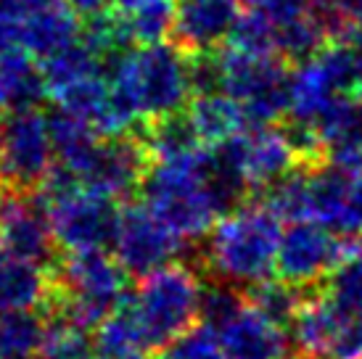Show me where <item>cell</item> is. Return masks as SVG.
I'll use <instances>...</instances> for the list:
<instances>
[{"label":"cell","mask_w":362,"mask_h":359,"mask_svg":"<svg viewBox=\"0 0 362 359\" xmlns=\"http://www.w3.org/2000/svg\"><path fill=\"white\" fill-rule=\"evenodd\" d=\"M177 6L175 0H146L135 11L124 13L135 45H153L172 37Z\"/></svg>","instance_id":"cell-32"},{"label":"cell","mask_w":362,"mask_h":359,"mask_svg":"<svg viewBox=\"0 0 362 359\" xmlns=\"http://www.w3.org/2000/svg\"><path fill=\"white\" fill-rule=\"evenodd\" d=\"M225 359H288L293 343L288 330L259 314L252 304L217 330Z\"/></svg>","instance_id":"cell-14"},{"label":"cell","mask_w":362,"mask_h":359,"mask_svg":"<svg viewBox=\"0 0 362 359\" xmlns=\"http://www.w3.org/2000/svg\"><path fill=\"white\" fill-rule=\"evenodd\" d=\"M95 359H146V351H127V354H95Z\"/></svg>","instance_id":"cell-39"},{"label":"cell","mask_w":362,"mask_h":359,"mask_svg":"<svg viewBox=\"0 0 362 359\" xmlns=\"http://www.w3.org/2000/svg\"><path fill=\"white\" fill-rule=\"evenodd\" d=\"M151 153L143 143L141 132L117 135V138H101L77 175L82 188L111 196L117 201L130 199L135 190L143 188V180L151 170Z\"/></svg>","instance_id":"cell-12"},{"label":"cell","mask_w":362,"mask_h":359,"mask_svg":"<svg viewBox=\"0 0 362 359\" xmlns=\"http://www.w3.org/2000/svg\"><path fill=\"white\" fill-rule=\"evenodd\" d=\"M141 3H146V0H109V8L117 11V13H130V11H135Z\"/></svg>","instance_id":"cell-38"},{"label":"cell","mask_w":362,"mask_h":359,"mask_svg":"<svg viewBox=\"0 0 362 359\" xmlns=\"http://www.w3.org/2000/svg\"><path fill=\"white\" fill-rule=\"evenodd\" d=\"M40 69L48 82V93H53V90L64 88L74 80H82L88 74H98V59L85 42L77 40L48 59H40Z\"/></svg>","instance_id":"cell-30"},{"label":"cell","mask_w":362,"mask_h":359,"mask_svg":"<svg viewBox=\"0 0 362 359\" xmlns=\"http://www.w3.org/2000/svg\"><path fill=\"white\" fill-rule=\"evenodd\" d=\"M188 114H191L193 124L202 135V143H206V146H217V143L233 138V135L246 132L241 103L228 93L193 98Z\"/></svg>","instance_id":"cell-22"},{"label":"cell","mask_w":362,"mask_h":359,"mask_svg":"<svg viewBox=\"0 0 362 359\" xmlns=\"http://www.w3.org/2000/svg\"><path fill=\"white\" fill-rule=\"evenodd\" d=\"M8 251L3 249V246H0V278H3V269H6V264H8Z\"/></svg>","instance_id":"cell-40"},{"label":"cell","mask_w":362,"mask_h":359,"mask_svg":"<svg viewBox=\"0 0 362 359\" xmlns=\"http://www.w3.org/2000/svg\"><path fill=\"white\" fill-rule=\"evenodd\" d=\"M288 359H291V357H288ZM296 359H315V357H296Z\"/></svg>","instance_id":"cell-41"},{"label":"cell","mask_w":362,"mask_h":359,"mask_svg":"<svg viewBox=\"0 0 362 359\" xmlns=\"http://www.w3.org/2000/svg\"><path fill=\"white\" fill-rule=\"evenodd\" d=\"M202 280L193 264L175 261L138 283V290L132 293V310L138 314L148 351L164 349L199 322Z\"/></svg>","instance_id":"cell-4"},{"label":"cell","mask_w":362,"mask_h":359,"mask_svg":"<svg viewBox=\"0 0 362 359\" xmlns=\"http://www.w3.org/2000/svg\"><path fill=\"white\" fill-rule=\"evenodd\" d=\"M21 48V16L0 13V53Z\"/></svg>","instance_id":"cell-36"},{"label":"cell","mask_w":362,"mask_h":359,"mask_svg":"<svg viewBox=\"0 0 362 359\" xmlns=\"http://www.w3.org/2000/svg\"><path fill=\"white\" fill-rule=\"evenodd\" d=\"M325 143V161L344 170H362V100L341 95L317 122Z\"/></svg>","instance_id":"cell-16"},{"label":"cell","mask_w":362,"mask_h":359,"mask_svg":"<svg viewBox=\"0 0 362 359\" xmlns=\"http://www.w3.org/2000/svg\"><path fill=\"white\" fill-rule=\"evenodd\" d=\"M241 0H180L170 40L185 53L222 45L241 16Z\"/></svg>","instance_id":"cell-13"},{"label":"cell","mask_w":362,"mask_h":359,"mask_svg":"<svg viewBox=\"0 0 362 359\" xmlns=\"http://www.w3.org/2000/svg\"><path fill=\"white\" fill-rule=\"evenodd\" d=\"M283 222L264 204H243L217 225L202 246V267L211 278L252 288L278 275V246Z\"/></svg>","instance_id":"cell-1"},{"label":"cell","mask_w":362,"mask_h":359,"mask_svg":"<svg viewBox=\"0 0 362 359\" xmlns=\"http://www.w3.org/2000/svg\"><path fill=\"white\" fill-rule=\"evenodd\" d=\"M0 246L16 259L56 267L61 249L51 228V204L40 190L0 188Z\"/></svg>","instance_id":"cell-8"},{"label":"cell","mask_w":362,"mask_h":359,"mask_svg":"<svg viewBox=\"0 0 362 359\" xmlns=\"http://www.w3.org/2000/svg\"><path fill=\"white\" fill-rule=\"evenodd\" d=\"M328 35L322 30V24L315 19V13H304L291 21L278 24V35H275V56L288 61L291 66L304 64V61L315 59L325 45H328Z\"/></svg>","instance_id":"cell-27"},{"label":"cell","mask_w":362,"mask_h":359,"mask_svg":"<svg viewBox=\"0 0 362 359\" xmlns=\"http://www.w3.org/2000/svg\"><path fill=\"white\" fill-rule=\"evenodd\" d=\"M349 243L315 220L291 222L278 246V275L299 288H317L344 261Z\"/></svg>","instance_id":"cell-11"},{"label":"cell","mask_w":362,"mask_h":359,"mask_svg":"<svg viewBox=\"0 0 362 359\" xmlns=\"http://www.w3.org/2000/svg\"><path fill=\"white\" fill-rule=\"evenodd\" d=\"M48 330L42 341V359H95V336L59 314H45Z\"/></svg>","instance_id":"cell-29"},{"label":"cell","mask_w":362,"mask_h":359,"mask_svg":"<svg viewBox=\"0 0 362 359\" xmlns=\"http://www.w3.org/2000/svg\"><path fill=\"white\" fill-rule=\"evenodd\" d=\"M307 290L310 288H299V286H293V283L278 275V278H267L252 286V288H246V296H249V304L259 314H264L270 322L288 330L293 317L302 310L304 299H307Z\"/></svg>","instance_id":"cell-26"},{"label":"cell","mask_w":362,"mask_h":359,"mask_svg":"<svg viewBox=\"0 0 362 359\" xmlns=\"http://www.w3.org/2000/svg\"><path fill=\"white\" fill-rule=\"evenodd\" d=\"M64 3H66L69 8L77 11L82 19H88L93 13H101V11H106V6H109V0H64Z\"/></svg>","instance_id":"cell-37"},{"label":"cell","mask_w":362,"mask_h":359,"mask_svg":"<svg viewBox=\"0 0 362 359\" xmlns=\"http://www.w3.org/2000/svg\"><path fill=\"white\" fill-rule=\"evenodd\" d=\"M299 164L281 127L246 132V172L254 190L267 188Z\"/></svg>","instance_id":"cell-19"},{"label":"cell","mask_w":362,"mask_h":359,"mask_svg":"<svg viewBox=\"0 0 362 359\" xmlns=\"http://www.w3.org/2000/svg\"><path fill=\"white\" fill-rule=\"evenodd\" d=\"M188 80L193 98L225 93V59L222 50H199L188 53Z\"/></svg>","instance_id":"cell-34"},{"label":"cell","mask_w":362,"mask_h":359,"mask_svg":"<svg viewBox=\"0 0 362 359\" xmlns=\"http://www.w3.org/2000/svg\"><path fill=\"white\" fill-rule=\"evenodd\" d=\"M259 204L278 217L281 222L312 220V193H310V167L296 164L288 175L270 182L259 190Z\"/></svg>","instance_id":"cell-24"},{"label":"cell","mask_w":362,"mask_h":359,"mask_svg":"<svg viewBox=\"0 0 362 359\" xmlns=\"http://www.w3.org/2000/svg\"><path fill=\"white\" fill-rule=\"evenodd\" d=\"M249 307L246 288L228 283V280L211 278L202 280V296H199V322L220 330L230 319H235Z\"/></svg>","instance_id":"cell-28"},{"label":"cell","mask_w":362,"mask_h":359,"mask_svg":"<svg viewBox=\"0 0 362 359\" xmlns=\"http://www.w3.org/2000/svg\"><path fill=\"white\" fill-rule=\"evenodd\" d=\"M51 98L40 64L24 48L0 53V114L21 109H40Z\"/></svg>","instance_id":"cell-17"},{"label":"cell","mask_w":362,"mask_h":359,"mask_svg":"<svg viewBox=\"0 0 362 359\" xmlns=\"http://www.w3.org/2000/svg\"><path fill=\"white\" fill-rule=\"evenodd\" d=\"M51 272L45 314H59L85 330H95L127 299V272L109 251H64Z\"/></svg>","instance_id":"cell-2"},{"label":"cell","mask_w":362,"mask_h":359,"mask_svg":"<svg viewBox=\"0 0 362 359\" xmlns=\"http://www.w3.org/2000/svg\"><path fill=\"white\" fill-rule=\"evenodd\" d=\"M225 93L241 103L246 132L275 127L288 114L293 66L281 56H246L222 48Z\"/></svg>","instance_id":"cell-6"},{"label":"cell","mask_w":362,"mask_h":359,"mask_svg":"<svg viewBox=\"0 0 362 359\" xmlns=\"http://www.w3.org/2000/svg\"><path fill=\"white\" fill-rule=\"evenodd\" d=\"M51 100L59 109L90 122L93 127L101 132L106 114H109L111 82L106 77H101V74H88L82 80H74L69 85H64V88L53 90Z\"/></svg>","instance_id":"cell-25"},{"label":"cell","mask_w":362,"mask_h":359,"mask_svg":"<svg viewBox=\"0 0 362 359\" xmlns=\"http://www.w3.org/2000/svg\"><path fill=\"white\" fill-rule=\"evenodd\" d=\"M51 130L48 114L40 109H21L3 114V143H0V167L3 182L8 188L35 190L53 167Z\"/></svg>","instance_id":"cell-10"},{"label":"cell","mask_w":362,"mask_h":359,"mask_svg":"<svg viewBox=\"0 0 362 359\" xmlns=\"http://www.w3.org/2000/svg\"><path fill=\"white\" fill-rule=\"evenodd\" d=\"M111 82L130 93L146 122L182 111L188 106V98H193L188 53L172 40L138 45Z\"/></svg>","instance_id":"cell-5"},{"label":"cell","mask_w":362,"mask_h":359,"mask_svg":"<svg viewBox=\"0 0 362 359\" xmlns=\"http://www.w3.org/2000/svg\"><path fill=\"white\" fill-rule=\"evenodd\" d=\"M246 8L264 13L272 24H283L312 11V0H241Z\"/></svg>","instance_id":"cell-35"},{"label":"cell","mask_w":362,"mask_h":359,"mask_svg":"<svg viewBox=\"0 0 362 359\" xmlns=\"http://www.w3.org/2000/svg\"><path fill=\"white\" fill-rule=\"evenodd\" d=\"M143 201L177 235L202 240L220 214L206 193V148L170 161H153L143 180Z\"/></svg>","instance_id":"cell-3"},{"label":"cell","mask_w":362,"mask_h":359,"mask_svg":"<svg viewBox=\"0 0 362 359\" xmlns=\"http://www.w3.org/2000/svg\"><path fill=\"white\" fill-rule=\"evenodd\" d=\"M48 130H51L56 159L69 164L74 172H80L85 167V161L90 159L95 146L101 143V132L95 130L90 122L80 119V117H74L59 106L48 114Z\"/></svg>","instance_id":"cell-23"},{"label":"cell","mask_w":362,"mask_h":359,"mask_svg":"<svg viewBox=\"0 0 362 359\" xmlns=\"http://www.w3.org/2000/svg\"><path fill=\"white\" fill-rule=\"evenodd\" d=\"M199 240H188L177 235L167 222L156 217L153 209L141 204L122 206L119 235L114 243V257L122 269L135 280H143L156 269L182 261V264H202V246Z\"/></svg>","instance_id":"cell-7"},{"label":"cell","mask_w":362,"mask_h":359,"mask_svg":"<svg viewBox=\"0 0 362 359\" xmlns=\"http://www.w3.org/2000/svg\"><path fill=\"white\" fill-rule=\"evenodd\" d=\"M275 35L278 24H272L259 11L243 8L225 40V48L246 56H275Z\"/></svg>","instance_id":"cell-31"},{"label":"cell","mask_w":362,"mask_h":359,"mask_svg":"<svg viewBox=\"0 0 362 359\" xmlns=\"http://www.w3.org/2000/svg\"><path fill=\"white\" fill-rule=\"evenodd\" d=\"M341 98L333 90L331 80L325 77L317 59L296 64L291 71V88H288V114L293 119L320 122V117L331 109V103Z\"/></svg>","instance_id":"cell-21"},{"label":"cell","mask_w":362,"mask_h":359,"mask_svg":"<svg viewBox=\"0 0 362 359\" xmlns=\"http://www.w3.org/2000/svg\"><path fill=\"white\" fill-rule=\"evenodd\" d=\"M138 132H141L153 161L180 159V156H188L202 148V135L196 130L188 109L148 119Z\"/></svg>","instance_id":"cell-20"},{"label":"cell","mask_w":362,"mask_h":359,"mask_svg":"<svg viewBox=\"0 0 362 359\" xmlns=\"http://www.w3.org/2000/svg\"><path fill=\"white\" fill-rule=\"evenodd\" d=\"M156 359H225V354H222L217 330L204 322H196L193 328H188L164 349L156 351Z\"/></svg>","instance_id":"cell-33"},{"label":"cell","mask_w":362,"mask_h":359,"mask_svg":"<svg viewBox=\"0 0 362 359\" xmlns=\"http://www.w3.org/2000/svg\"><path fill=\"white\" fill-rule=\"evenodd\" d=\"M336 330H339V312L333 307V301L328 299L325 288L317 290V293H315V288H310L302 310H299V314L293 317L291 328H288L293 349L299 351L302 357L325 359Z\"/></svg>","instance_id":"cell-18"},{"label":"cell","mask_w":362,"mask_h":359,"mask_svg":"<svg viewBox=\"0 0 362 359\" xmlns=\"http://www.w3.org/2000/svg\"><path fill=\"white\" fill-rule=\"evenodd\" d=\"M122 225V204L111 196L80 188L51 204V228L61 251L114 249Z\"/></svg>","instance_id":"cell-9"},{"label":"cell","mask_w":362,"mask_h":359,"mask_svg":"<svg viewBox=\"0 0 362 359\" xmlns=\"http://www.w3.org/2000/svg\"><path fill=\"white\" fill-rule=\"evenodd\" d=\"M80 37L82 16L64 0H51L21 16V48L37 61L59 53Z\"/></svg>","instance_id":"cell-15"}]
</instances>
